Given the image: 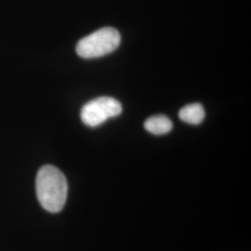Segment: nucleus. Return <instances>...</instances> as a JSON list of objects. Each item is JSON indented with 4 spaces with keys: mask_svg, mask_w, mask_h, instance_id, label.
<instances>
[{
    "mask_svg": "<svg viewBox=\"0 0 251 251\" xmlns=\"http://www.w3.org/2000/svg\"><path fill=\"white\" fill-rule=\"evenodd\" d=\"M36 197L47 211L60 212L65 205L68 184L63 172L51 165L42 167L36 175Z\"/></svg>",
    "mask_w": 251,
    "mask_h": 251,
    "instance_id": "nucleus-1",
    "label": "nucleus"
},
{
    "mask_svg": "<svg viewBox=\"0 0 251 251\" xmlns=\"http://www.w3.org/2000/svg\"><path fill=\"white\" fill-rule=\"evenodd\" d=\"M121 36L117 29L103 27L79 40L76 53L84 59H94L113 52L120 44Z\"/></svg>",
    "mask_w": 251,
    "mask_h": 251,
    "instance_id": "nucleus-2",
    "label": "nucleus"
},
{
    "mask_svg": "<svg viewBox=\"0 0 251 251\" xmlns=\"http://www.w3.org/2000/svg\"><path fill=\"white\" fill-rule=\"evenodd\" d=\"M122 113V105L112 97H99L91 100L81 109L80 117L85 125L95 127L101 125L109 118L117 117Z\"/></svg>",
    "mask_w": 251,
    "mask_h": 251,
    "instance_id": "nucleus-3",
    "label": "nucleus"
},
{
    "mask_svg": "<svg viewBox=\"0 0 251 251\" xmlns=\"http://www.w3.org/2000/svg\"><path fill=\"white\" fill-rule=\"evenodd\" d=\"M172 122L169 117L163 115L149 117L144 122L145 129L153 135H164L172 129Z\"/></svg>",
    "mask_w": 251,
    "mask_h": 251,
    "instance_id": "nucleus-4",
    "label": "nucleus"
},
{
    "mask_svg": "<svg viewBox=\"0 0 251 251\" xmlns=\"http://www.w3.org/2000/svg\"><path fill=\"white\" fill-rule=\"evenodd\" d=\"M179 117L185 123L198 125L205 119V110L200 103H192L180 109Z\"/></svg>",
    "mask_w": 251,
    "mask_h": 251,
    "instance_id": "nucleus-5",
    "label": "nucleus"
}]
</instances>
